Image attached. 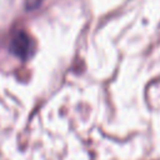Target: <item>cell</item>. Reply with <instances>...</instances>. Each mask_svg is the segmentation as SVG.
I'll list each match as a JSON object with an SVG mask.
<instances>
[{
	"mask_svg": "<svg viewBox=\"0 0 160 160\" xmlns=\"http://www.w3.org/2000/svg\"><path fill=\"white\" fill-rule=\"evenodd\" d=\"M44 0H26V10H35L38 9Z\"/></svg>",
	"mask_w": 160,
	"mask_h": 160,
	"instance_id": "obj_2",
	"label": "cell"
},
{
	"mask_svg": "<svg viewBox=\"0 0 160 160\" xmlns=\"http://www.w3.org/2000/svg\"><path fill=\"white\" fill-rule=\"evenodd\" d=\"M35 45L30 35L22 30L18 31L10 41V52L21 60L29 59L34 52Z\"/></svg>",
	"mask_w": 160,
	"mask_h": 160,
	"instance_id": "obj_1",
	"label": "cell"
}]
</instances>
